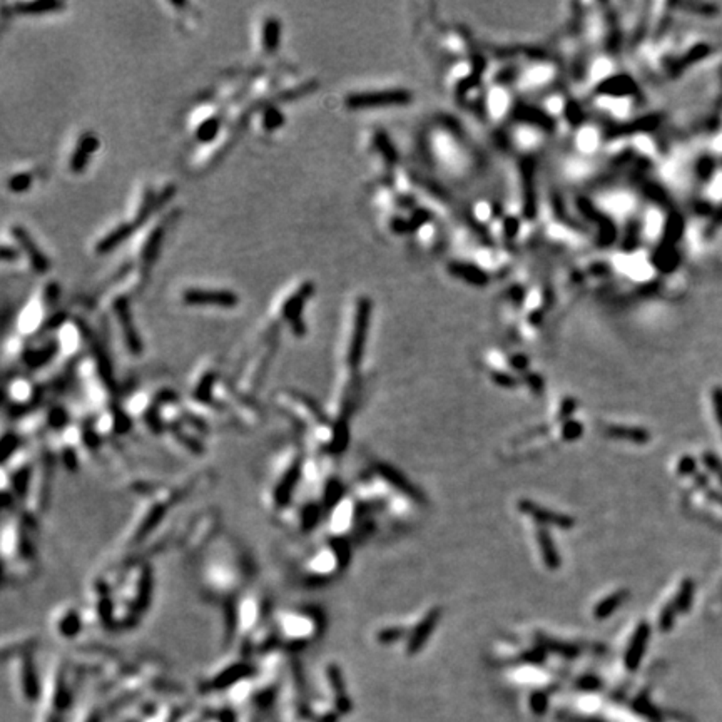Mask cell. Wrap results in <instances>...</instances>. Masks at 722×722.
<instances>
[{"instance_id":"6da1fadb","label":"cell","mask_w":722,"mask_h":722,"mask_svg":"<svg viewBox=\"0 0 722 722\" xmlns=\"http://www.w3.org/2000/svg\"><path fill=\"white\" fill-rule=\"evenodd\" d=\"M305 451L290 443L273 453L261 485V503L269 515L278 516L291 507L303 477Z\"/></svg>"},{"instance_id":"7a4b0ae2","label":"cell","mask_w":722,"mask_h":722,"mask_svg":"<svg viewBox=\"0 0 722 722\" xmlns=\"http://www.w3.org/2000/svg\"><path fill=\"white\" fill-rule=\"evenodd\" d=\"M245 556L239 552L236 543L223 542L208 553L201 567V584L209 597L216 600H227L239 595V588L246 582Z\"/></svg>"},{"instance_id":"3957f363","label":"cell","mask_w":722,"mask_h":722,"mask_svg":"<svg viewBox=\"0 0 722 722\" xmlns=\"http://www.w3.org/2000/svg\"><path fill=\"white\" fill-rule=\"evenodd\" d=\"M2 558L5 582H27L37 570V557L29 537L27 522L14 514H3L2 522Z\"/></svg>"},{"instance_id":"277c9868","label":"cell","mask_w":722,"mask_h":722,"mask_svg":"<svg viewBox=\"0 0 722 722\" xmlns=\"http://www.w3.org/2000/svg\"><path fill=\"white\" fill-rule=\"evenodd\" d=\"M349 560V547L343 538H332L326 545L316 547L299 562V573L306 584H323L338 573Z\"/></svg>"},{"instance_id":"5b68a950","label":"cell","mask_w":722,"mask_h":722,"mask_svg":"<svg viewBox=\"0 0 722 722\" xmlns=\"http://www.w3.org/2000/svg\"><path fill=\"white\" fill-rule=\"evenodd\" d=\"M273 627L281 639L286 640V644H308V640L320 636L323 630V615L310 607L305 609L291 607L273 615Z\"/></svg>"},{"instance_id":"8992f818","label":"cell","mask_w":722,"mask_h":722,"mask_svg":"<svg viewBox=\"0 0 722 722\" xmlns=\"http://www.w3.org/2000/svg\"><path fill=\"white\" fill-rule=\"evenodd\" d=\"M370 314H371V301L368 298H360L356 303L355 311V323H353L351 338L348 345V364L355 370L360 366L363 360L364 345H366L368 326H370Z\"/></svg>"},{"instance_id":"52a82bcc","label":"cell","mask_w":722,"mask_h":722,"mask_svg":"<svg viewBox=\"0 0 722 722\" xmlns=\"http://www.w3.org/2000/svg\"><path fill=\"white\" fill-rule=\"evenodd\" d=\"M314 291V284L311 281H306L301 286L298 288L290 298L284 299L283 306H281V314H283V320L291 326V332L296 336H303L306 332L305 323L301 320L303 308H305L306 301L311 298Z\"/></svg>"},{"instance_id":"ba28073f","label":"cell","mask_w":722,"mask_h":722,"mask_svg":"<svg viewBox=\"0 0 722 722\" xmlns=\"http://www.w3.org/2000/svg\"><path fill=\"white\" fill-rule=\"evenodd\" d=\"M412 101V94L408 90H379V92H363L351 94L347 97V105L349 109H373L382 105H398L406 104Z\"/></svg>"},{"instance_id":"9c48e42d","label":"cell","mask_w":722,"mask_h":722,"mask_svg":"<svg viewBox=\"0 0 722 722\" xmlns=\"http://www.w3.org/2000/svg\"><path fill=\"white\" fill-rule=\"evenodd\" d=\"M182 303L189 306L234 308L239 303V298L236 292L229 290L189 288V290L182 291Z\"/></svg>"},{"instance_id":"30bf717a","label":"cell","mask_w":722,"mask_h":722,"mask_svg":"<svg viewBox=\"0 0 722 722\" xmlns=\"http://www.w3.org/2000/svg\"><path fill=\"white\" fill-rule=\"evenodd\" d=\"M112 310L117 318V323H119L121 332H123V340L127 351L131 353V355H140V353H142V341H140L138 328H136L134 321H132L129 299L125 298V296L116 298L112 303Z\"/></svg>"},{"instance_id":"8fae6325","label":"cell","mask_w":722,"mask_h":722,"mask_svg":"<svg viewBox=\"0 0 722 722\" xmlns=\"http://www.w3.org/2000/svg\"><path fill=\"white\" fill-rule=\"evenodd\" d=\"M10 233H12V236H14L15 241L18 242L21 249L24 251L25 254H27V258H29L30 264H32L34 271L39 273V275H44V273H47L49 268H51V261L47 260V256L44 254V251H42L39 246L36 245V241H34V238L30 236L29 231H25L22 226H12V227H10Z\"/></svg>"},{"instance_id":"7c38bea8","label":"cell","mask_w":722,"mask_h":722,"mask_svg":"<svg viewBox=\"0 0 722 722\" xmlns=\"http://www.w3.org/2000/svg\"><path fill=\"white\" fill-rule=\"evenodd\" d=\"M51 627L62 637H74L82 627V615L74 606L57 607L51 617Z\"/></svg>"},{"instance_id":"4fadbf2b","label":"cell","mask_w":722,"mask_h":722,"mask_svg":"<svg viewBox=\"0 0 722 722\" xmlns=\"http://www.w3.org/2000/svg\"><path fill=\"white\" fill-rule=\"evenodd\" d=\"M519 508H520V512H523L525 515L532 516V519L537 520L538 523H543V525H552L557 528H570V527H573V523H575L572 516L545 510V508L538 507L537 503H534V501H530V500H520Z\"/></svg>"},{"instance_id":"5bb4252c","label":"cell","mask_w":722,"mask_h":722,"mask_svg":"<svg viewBox=\"0 0 722 722\" xmlns=\"http://www.w3.org/2000/svg\"><path fill=\"white\" fill-rule=\"evenodd\" d=\"M169 221H171V216L167 219H164V221L155 224V227L151 231L149 236H147L146 239V242H144L142 251H140V263H142L144 271H149L151 266H153L155 260H158V254H159V251H161L162 242H164V236H166L167 226H169Z\"/></svg>"},{"instance_id":"9a60e30c","label":"cell","mask_w":722,"mask_h":722,"mask_svg":"<svg viewBox=\"0 0 722 722\" xmlns=\"http://www.w3.org/2000/svg\"><path fill=\"white\" fill-rule=\"evenodd\" d=\"M99 146V139L90 132H86L81 139H79L77 146H75L74 153L71 155V171L72 173H82L86 169L87 162H89L90 154L96 153Z\"/></svg>"},{"instance_id":"2e32d148","label":"cell","mask_w":722,"mask_h":722,"mask_svg":"<svg viewBox=\"0 0 722 722\" xmlns=\"http://www.w3.org/2000/svg\"><path fill=\"white\" fill-rule=\"evenodd\" d=\"M440 619V610L438 609H433L428 612L427 615H425L423 621L418 624V627L415 629V632L412 634V637H410V642H408V652L413 653L416 652L418 649L421 647V645L425 644V640L430 637V634L433 632V629H435L436 622H438Z\"/></svg>"},{"instance_id":"e0dca14e","label":"cell","mask_w":722,"mask_h":722,"mask_svg":"<svg viewBox=\"0 0 722 722\" xmlns=\"http://www.w3.org/2000/svg\"><path fill=\"white\" fill-rule=\"evenodd\" d=\"M134 229H136V226L132 223L119 224V226L114 227L111 233L105 234V236L97 242L96 253L105 254V253H109V251H112L114 248H117L121 242H124L125 239L129 238V234H131Z\"/></svg>"},{"instance_id":"ac0fdd59","label":"cell","mask_w":722,"mask_h":722,"mask_svg":"<svg viewBox=\"0 0 722 722\" xmlns=\"http://www.w3.org/2000/svg\"><path fill=\"white\" fill-rule=\"evenodd\" d=\"M281 40V24L276 17L269 15L264 18L263 29H261V45L266 54H273L278 51Z\"/></svg>"},{"instance_id":"d6986e66","label":"cell","mask_w":722,"mask_h":722,"mask_svg":"<svg viewBox=\"0 0 722 722\" xmlns=\"http://www.w3.org/2000/svg\"><path fill=\"white\" fill-rule=\"evenodd\" d=\"M57 351H59V345H57V341H49V343H45L44 347H40V348L25 349L24 363L29 364V366L34 368V370H37V368L44 366V364H47L49 361L54 358V356L57 355Z\"/></svg>"},{"instance_id":"ffe728a7","label":"cell","mask_w":722,"mask_h":722,"mask_svg":"<svg viewBox=\"0 0 722 722\" xmlns=\"http://www.w3.org/2000/svg\"><path fill=\"white\" fill-rule=\"evenodd\" d=\"M378 472H379V475H382L383 478H385L386 482H390V485H393L395 488L401 490L403 493H406V495H410V497H418V492H416L415 486H413L412 484H408V480H406V478L403 477L400 472H397V470H395L393 466L379 465L378 466Z\"/></svg>"},{"instance_id":"44dd1931","label":"cell","mask_w":722,"mask_h":722,"mask_svg":"<svg viewBox=\"0 0 722 722\" xmlns=\"http://www.w3.org/2000/svg\"><path fill=\"white\" fill-rule=\"evenodd\" d=\"M537 540H538V547H540V552H542V557H543V562H545V565L549 569L556 570L560 567V558H558V553L556 550V545H553L552 538L549 537V534H547L545 530H538L537 534Z\"/></svg>"},{"instance_id":"7402d4cb","label":"cell","mask_w":722,"mask_h":722,"mask_svg":"<svg viewBox=\"0 0 722 722\" xmlns=\"http://www.w3.org/2000/svg\"><path fill=\"white\" fill-rule=\"evenodd\" d=\"M62 2H29V3H15L14 10L21 15H42L57 12L64 9Z\"/></svg>"},{"instance_id":"603a6c76","label":"cell","mask_w":722,"mask_h":722,"mask_svg":"<svg viewBox=\"0 0 722 722\" xmlns=\"http://www.w3.org/2000/svg\"><path fill=\"white\" fill-rule=\"evenodd\" d=\"M627 595H629L627 594V590H619V592H615V594L609 595L607 599H603L602 602L595 607L594 617L597 619V621H603V619L610 617V615L622 606V602L627 599Z\"/></svg>"},{"instance_id":"cb8c5ba5","label":"cell","mask_w":722,"mask_h":722,"mask_svg":"<svg viewBox=\"0 0 722 722\" xmlns=\"http://www.w3.org/2000/svg\"><path fill=\"white\" fill-rule=\"evenodd\" d=\"M606 435L610 438H619V440H630L634 443H645L647 442L649 435L644 430L639 428H629V427H609L606 430Z\"/></svg>"},{"instance_id":"d4e9b609","label":"cell","mask_w":722,"mask_h":722,"mask_svg":"<svg viewBox=\"0 0 722 722\" xmlns=\"http://www.w3.org/2000/svg\"><path fill=\"white\" fill-rule=\"evenodd\" d=\"M219 129H221V117H208V119H204L203 123L197 125L196 139L203 144L211 142V140H214L216 136H218Z\"/></svg>"},{"instance_id":"484cf974","label":"cell","mask_w":722,"mask_h":722,"mask_svg":"<svg viewBox=\"0 0 722 722\" xmlns=\"http://www.w3.org/2000/svg\"><path fill=\"white\" fill-rule=\"evenodd\" d=\"M645 640H647V625L644 624L637 629L636 636H634V639H632V644H630L629 651H627V656H625L627 666H630V667L636 666L642 651H644Z\"/></svg>"},{"instance_id":"4316f807","label":"cell","mask_w":722,"mask_h":722,"mask_svg":"<svg viewBox=\"0 0 722 722\" xmlns=\"http://www.w3.org/2000/svg\"><path fill=\"white\" fill-rule=\"evenodd\" d=\"M450 269H451V273H453V275H457V276H460V278H463V279H469L470 283L484 284L485 281H486L484 273L478 271V269L473 268V266L451 264Z\"/></svg>"},{"instance_id":"83f0119b","label":"cell","mask_w":722,"mask_h":722,"mask_svg":"<svg viewBox=\"0 0 722 722\" xmlns=\"http://www.w3.org/2000/svg\"><path fill=\"white\" fill-rule=\"evenodd\" d=\"M284 124V114L276 105H269L263 111V127L266 131H276Z\"/></svg>"},{"instance_id":"f1b7e54d","label":"cell","mask_w":722,"mask_h":722,"mask_svg":"<svg viewBox=\"0 0 722 722\" xmlns=\"http://www.w3.org/2000/svg\"><path fill=\"white\" fill-rule=\"evenodd\" d=\"M30 184H32V174L21 173L10 177L9 182H7V188L12 192H24L30 188Z\"/></svg>"},{"instance_id":"f546056e","label":"cell","mask_w":722,"mask_h":722,"mask_svg":"<svg viewBox=\"0 0 722 722\" xmlns=\"http://www.w3.org/2000/svg\"><path fill=\"white\" fill-rule=\"evenodd\" d=\"M582 435V425L579 421H567L564 425V430H562V436L565 440H575Z\"/></svg>"},{"instance_id":"4dcf8cb0","label":"cell","mask_w":722,"mask_h":722,"mask_svg":"<svg viewBox=\"0 0 722 722\" xmlns=\"http://www.w3.org/2000/svg\"><path fill=\"white\" fill-rule=\"evenodd\" d=\"M403 636V630L400 629V627H390V629H383L382 632L378 634V639L382 642H393L397 640L398 637Z\"/></svg>"},{"instance_id":"1f68e13d","label":"cell","mask_w":722,"mask_h":722,"mask_svg":"<svg viewBox=\"0 0 722 722\" xmlns=\"http://www.w3.org/2000/svg\"><path fill=\"white\" fill-rule=\"evenodd\" d=\"M59 286H57L55 283H51L49 284L47 288H45V292H44V298H45V303L47 305H54V303L59 299Z\"/></svg>"},{"instance_id":"d6a6232c","label":"cell","mask_w":722,"mask_h":722,"mask_svg":"<svg viewBox=\"0 0 722 722\" xmlns=\"http://www.w3.org/2000/svg\"><path fill=\"white\" fill-rule=\"evenodd\" d=\"M18 254H21V251L14 249L12 246H7V245L2 246V260L3 261H17Z\"/></svg>"},{"instance_id":"836d02e7","label":"cell","mask_w":722,"mask_h":722,"mask_svg":"<svg viewBox=\"0 0 722 722\" xmlns=\"http://www.w3.org/2000/svg\"><path fill=\"white\" fill-rule=\"evenodd\" d=\"M493 379H495L497 383L501 386H514L515 385V379L512 378V376L508 375H503V373H495L493 375Z\"/></svg>"},{"instance_id":"e575fe53","label":"cell","mask_w":722,"mask_h":722,"mask_svg":"<svg viewBox=\"0 0 722 722\" xmlns=\"http://www.w3.org/2000/svg\"><path fill=\"white\" fill-rule=\"evenodd\" d=\"M575 406H577V403L573 400H565L564 408H562V412H560V416H567L569 413H572L573 410H575Z\"/></svg>"}]
</instances>
